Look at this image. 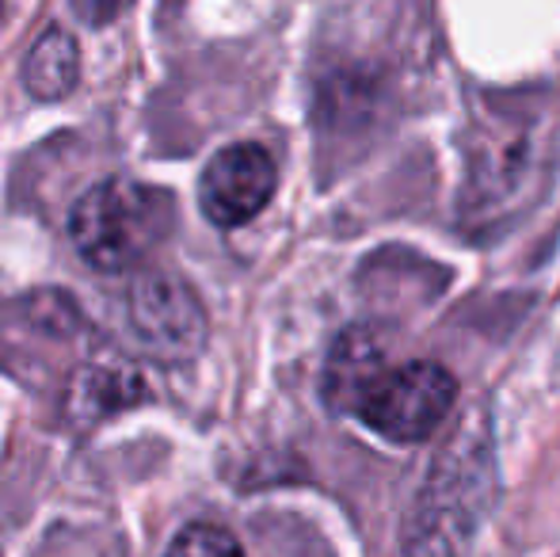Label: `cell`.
<instances>
[{
  "instance_id": "cell-1",
  "label": "cell",
  "mask_w": 560,
  "mask_h": 557,
  "mask_svg": "<svg viewBox=\"0 0 560 557\" xmlns=\"http://www.w3.org/2000/svg\"><path fill=\"white\" fill-rule=\"evenodd\" d=\"M172 222L176 207L168 192L138 179H104L77 199L69 214V237L92 268L115 276L141 268L172 233Z\"/></svg>"
},
{
  "instance_id": "cell-2",
  "label": "cell",
  "mask_w": 560,
  "mask_h": 557,
  "mask_svg": "<svg viewBox=\"0 0 560 557\" xmlns=\"http://www.w3.org/2000/svg\"><path fill=\"white\" fill-rule=\"evenodd\" d=\"M457 402V379L443 363L416 359L389 363L370 379V386L354 397L347 417H359L370 431L389 443H420L443 428Z\"/></svg>"
},
{
  "instance_id": "cell-3",
  "label": "cell",
  "mask_w": 560,
  "mask_h": 557,
  "mask_svg": "<svg viewBox=\"0 0 560 557\" xmlns=\"http://www.w3.org/2000/svg\"><path fill=\"white\" fill-rule=\"evenodd\" d=\"M130 328L153 356L191 359L207 340V313L184 279L164 271H141L130 287Z\"/></svg>"
},
{
  "instance_id": "cell-4",
  "label": "cell",
  "mask_w": 560,
  "mask_h": 557,
  "mask_svg": "<svg viewBox=\"0 0 560 557\" xmlns=\"http://www.w3.org/2000/svg\"><path fill=\"white\" fill-rule=\"evenodd\" d=\"M279 187L275 156L256 141H233L218 149L199 176V210L218 230L248 225L271 202Z\"/></svg>"
},
{
  "instance_id": "cell-5",
  "label": "cell",
  "mask_w": 560,
  "mask_h": 557,
  "mask_svg": "<svg viewBox=\"0 0 560 557\" xmlns=\"http://www.w3.org/2000/svg\"><path fill=\"white\" fill-rule=\"evenodd\" d=\"M389 348H385L382 333L366 325L347 328L343 336L332 344L325 363V402L332 405L336 413H351L354 397L370 386L382 367H389Z\"/></svg>"
},
{
  "instance_id": "cell-6",
  "label": "cell",
  "mask_w": 560,
  "mask_h": 557,
  "mask_svg": "<svg viewBox=\"0 0 560 557\" xmlns=\"http://www.w3.org/2000/svg\"><path fill=\"white\" fill-rule=\"evenodd\" d=\"M81 81V46L69 31L50 27L23 61V84L38 100H61Z\"/></svg>"
},
{
  "instance_id": "cell-7",
  "label": "cell",
  "mask_w": 560,
  "mask_h": 557,
  "mask_svg": "<svg viewBox=\"0 0 560 557\" xmlns=\"http://www.w3.org/2000/svg\"><path fill=\"white\" fill-rule=\"evenodd\" d=\"M164 557H244V550L233 531L218 527V523H191L172 538Z\"/></svg>"
},
{
  "instance_id": "cell-8",
  "label": "cell",
  "mask_w": 560,
  "mask_h": 557,
  "mask_svg": "<svg viewBox=\"0 0 560 557\" xmlns=\"http://www.w3.org/2000/svg\"><path fill=\"white\" fill-rule=\"evenodd\" d=\"M400 557H454V550L443 538V527H420Z\"/></svg>"
},
{
  "instance_id": "cell-9",
  "label": "cell",
  "mask_w": 560,
  "mask_h": 557,
  "mask_svg": "<svg viewBox=\"0 0 560 557\" xmlns=\"http://www.w3.org/2000/svg\"><path fill=\"white\" fill-rule=\"evenodd\" d=\"M107 4H112V8H122V4H130V0H107Z\"/></svg>"
}]
</instances>
